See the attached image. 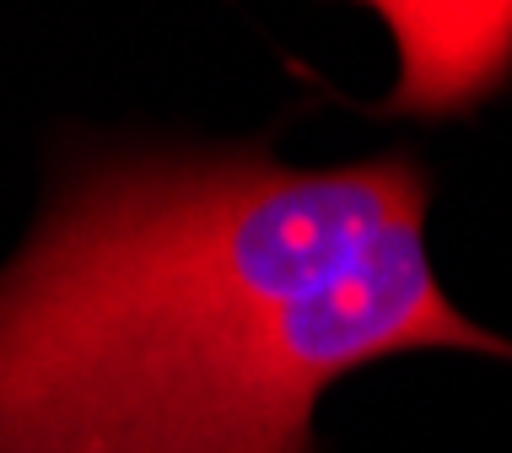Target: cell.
I'll use <instances>...</instances> for the list:
<instances>
[{
	"mask_svg": "<svg viewBox=\"0 0 512 453\" xmlns=\"http://www.w3.org/2000/svg\"><path fill=\"white\" fill-rule=\"evenodd\" d=\"M405 38L399 103L464 108L512 65V6H383Z\"/></svg>",
	"mask_w": 512,
	"mask_h": 453,
	"instance_id": "2",
	"label": "cell"
},
{
	"mask_svg": "<svg viewBox=\"0 0 512 453\" xmlns=\"http://www.w3.org/2000/svg\"><path fill=\"white\" fill-rule=\"evenodd\" d=\"M405 151L92 162L0 276V453H308L313 405L394 351H486L426 259Z\"/></svg>",
	"mask_w": 512,
	"mask_h": 453,
	"instance_id": "1",
	"label": "cell"
}]
</instances>
